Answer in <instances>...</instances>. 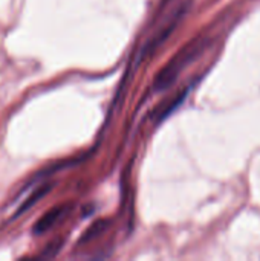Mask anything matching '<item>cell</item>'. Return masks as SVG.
I'll return each mask as SVG.
<instances>
[{
	"label": "cell",
	"mask_w": 260,
	"mask_h": 261,
	"mask_svg": "<svg viewBox=\"0 0 260 261\" xmlns=\"http://www.w3.org/2000/svg\"><path fill=\"white\" fill-rule=\"evenodd\" d=\"M207 46V41L205 40H195L193 43L187 44L184 49H181L167 64L166 67L156 75L155 78V83H153V89L156 92H161V90H166L169 89L179 76V73L192 63L195 61L201 54L202 50L205 49Z\"/></svg>",
	"instance_id": "1"
},
{
	"label": "cell",
	"mask_w": 260,
	"mask_h": 261,
	"mask_svg": "<svg viewBox=\"0 0 260 261\" xmlns=\"http://www.w3.org/2000/svg\"><path fill=\"white\" fill-rule=\"evenodd\" d=\"M185 11H187V6H181L176 12H175V15L146 43V46L143 47V50H141V58H146V57H149V55H152L161 44H164L166 43V40L172 35V32L176 29V26H178V23L182 20V17H184V14H185Z\"/></svg>",
	"instance_id": "2"
},
{
	"label": "cell",
	"mask_w": 260,
	"mask_h": 261,
	"mask_svg": "<svg viewBox=\"0 0 260 261\" xmlns=\"http://www.w3.org/2000/svg\"><path fill=\"white\" fill-rule=\"evenodd\" d=\"M69 211H70V205H58V206L49 210L46 214H43V216L37 220V223L34 225L32 232H34L35 236H41V234L48 232V231L52 229L61 219H64V217L69 214Z\"/></svg>",
	"instance_id": "3"
},
{
	"label": "cell",
	"mask_w": 260,
	"mask_h": 261,
	"mask_svg": "<svg viewBox=\"0 0 260 261\" xmlns=\"http://www.w3.org/2000/svg\"><path fill=\"white\" fill-rule=\"evenodd\" d=\"M52 187H54V184H44V185H41V187H38V188H35L34 190V193L21 203V206L17 210V214H15V217L17 216H21L25 211H28L29 208H32L37 202H40V199H43L48 193H51L52 191Z\"/></svg>",
	"instance_id": "4"
},
{
	"label": "cell",
	"mask_w": 260,
	"mask_h": 261,
	"mask_svg": "<svg viewBox=\"0 0 260 261\" xmlns=\"http://www.w3.org/2000/svg\"><path fill=\"white\" fill-rule=\"evenodd\" d=\"M188 92H190V87H187V89H184L179 95H176L172 101H169V104L166 106V107H162V109H159V112L156 113V119L158 121H164L173 110H176L181 104H182V101L187 98V95H188Z\"/></svg>",
	"instance_id": "5"
},
{
	"label": "cell",
	"mask_w": 260,
	"mask_h": 261,
	"mask_svg": "<svg viewBox=\"0 0 260 261\" xmlns=\"http://www.w3.org/2000/svg\"><path fill=\"white\" fill-rule=\"evenodd\" d=\"M106 228H107V222L106 220H101V222H95L87 231H84L83 232V236H81V240H80V243H86V242H90V240H93L95 237H98L100 234H103L104 231H106Z\"/></svg>",
	"instance_id": "6"
},
{
	"label": "cell",
	"mask_w": 260,
	"mask_h": 261,
	"mask_svg": "<svg viewBox=\"0 0 260 261\" xmlns=\"http://www.w3.org/2000/svg\"><path fill=\"white\" fill-rule=\"evenodd\" d=\"M61 245H63V242H61L60 239H58V240H55V242H52V245H48V246H46V249L43 251L41 257H43V258L55 257V255L58 254V251L61 249Z\"/></svg>",
	"instance_id": "7"
}]
</instances>
